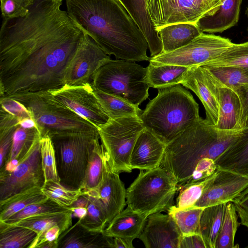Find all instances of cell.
<instances>
[{
	"mask_svg": "<svg viewBox=\"0 0 248 248\" xmlns=\"http://www.w3.org/2000/svg\"><path fill=\"white\" fill-rule=\"evenodd\" d=\"M0 108L16 117L19 121L26 118H32L28 109L19 101L10 97H0Z\"/></svg>",
	"mask_w": 248,
	"mask_h": 248,
	"instance_id": "cell-46",
	"label": "cell"
},
{
	"mask_svg": "<svg viewBox=\"0 0 248 248\" xmlns=\"http://www.w3.org/2000/svg\"><path fill=\"white\" fill-rule=\"evenodd\" d=\"M62 2L35 0L24 17L2 20L0 97L65 84L66 69L84 31L61 9Z\"/></svg>",
	"mask_w": 248,
	"mask_h": 248,
	"instance_id": "cell-1",
	"label": "cell"
},
{
	"mask_svg": "<svg viewBox=\"0 0 248 248\" xmlns=\"http://www.w3.org/2000/svg\"><path fill=\"white\" fill-rule=\"evenodd\" d=\"M131 241L119 238L113 237L112 248H133Z\"/></svg>",
	"mask_w": 248,
	"mask_h": 248,
	"instance_id": "cell-52",
	"label": "cell"
},
{
	"mask_svg": "<svg viewBox=\"0 0 248 248\" xmlns=\"http://www.w3.org/2000/svg\"><path fill=\"white\" fill-rule=\"evenodd\" d=\"M247 31H248V28H247Z\"/></svg>",
	"mask_w": 248,
	"mask_h": 248,
	"instance_id": "cell-57",
	"label": "cell"
},
{
	"mask_svg": "<svg viewBox=\"0 0 248 248\" xmlns=\"http://www.w3.org/2000/svg\"><path fill=\"white\" fill-rule=\"evenodd\" d=\"M204 208L195 206L180 208L172 205L167 211L168 214L176 223L182 235L201 234L200 219Z\"/></svg>",
	"mask_w": 248,
	"mask_h": 248,
	"instance_id": "cell-33",
	"label": "cell"
},
{
	"mask_svg": "<svg viewBox=\"0 0 248 248\" xmlns=\"http://www.w3.org/2000/svg\"><path fill=\"white\" fill-rule=\"evenodd\" d=\"M227 203L205 207L201 215V234L207 248H216L217 241L224 218Z\"/></svg>",
	"mask_w": 248,
	"mask_h": 248,
	"instance_id": "cell-28",
	"label": "cell"
},
{
	"mask_svg": "<svg viewBox=\"0 0 248 248\" xmlns=\"http://www.w3.org/2000/svg\"><path fill=\"white\" fill-rule=\"evenodd\" d=\"M193 91L202 103L206 113L205 119L213 125L218 120L219 111L216 98L211 91L202 67L194 65L189 67L181 83Z\"/></svg>",
	"mask_w": 248,
	"mask_h": 248,
	"instance_id": "cell-20",
	"label": "cell"
},
{
	"mask_svg": "<svg viewBox=\"0 0 248 248\" xmlns=\"http://www.w3.org/2000/svg\"><path fill=\"white\" fill-rule=\"evenodd\" d=\"M40 144L42 165L45 182H60L57 167L55 151L51 138L47 134L41 137Z\"/></svg>",
	"mask_w": 248,
	"mask_h": 248,
	"instance_id": "cell-42",
	"label": "cell"
},
{
	"mask_svg": "<svg viewBox=\"0 0 248 248\" xmlns=\"http://www.w3.org/2000/svg\"><path fill=\"white\" fill-rule=\"evenodd\" d=\"M37 235L29 228L0 221V248H28Z\"/></svg>",
	"mask_w": 248,
	"mask_h": 248,
	"instance_id": "cell-34",
	"label": "cell"
},
{
	"mask_svg": "<svg viewBox=\"0 0 248 248\" xmlns=\"http://www.w3.org/2000/svg\"><path fill=\"white\" fill-rule=\"evenodd\" d=\"M147 67L150 87L158 89L181 84L190 67L171 64L156 66L149 63Z\"/></svg>",
	"mask_w": 248,
	"mask_h": 248,
	"instance_id": "cell-30",
	"label": "cell"
},
{
	"mask_svg": "<svg viewBox=\"0 0 248 248\" xmlns=\"http://www.w3.org/2000/svg\"><path fill=\"white\" fill-rule=\"evenodd\" d=\"M235 206L232 202L226 204L223 220L217 241L216 248H234V238L240 224Z\"/></svg>",
	"mask_w": 248,
	"mask_h": 248,
	"instance_id": "cell-39",
	"label": "cell"
},
{
	"mask_svg": "<svg viewBox=\"0 0 248 248\" xmlns=\"http://www.w3.org/2000/svg\"><path fill=\"white\" fill-rule=\"evenodd\" d=\"M166 144L144 128L133 147L130 159L132 169L148 170L160 167Z\"/></svg>",
	"mask_w": 248,
	"mask_h": 248,
	"instance_id": "cell-19",
	"label": "cell"
},
{
	"mask_svg": "<svg viewBox=\"0 0 248 248\" xmlns=\"http://www.w3.org/2000/svg\"><path fill=\"white\" fill-rule=\"evenodd\" d=\"M93 88L139 106L149 96L147 67L134 61L112 60L102 66L92 83Z\"/></svg>",
	"mask_w": 248,
	"mask_h": 248,
	"instance_id": "cell-6",
	"label": "cell"
},
{
	"mask_svg": "<svg viewBox=\"0 0 248 248\" xmlns=\"http://www.w3.org/2000/svg\"><path fill=\"white\" fill-rule=\"evenodd\" d=\"M241 3L242 0H223L215 13L204 16L196 24L203 32L221 33L237 24Z\"/></svg>",
	"mask_w": 248,
	"mask_h": 248,
	"instance_id": "cell-23",
	"label": "cell"
},
{
	"mask_svg": "<svg viewBox=\"0 0 248 248\" xmlns=\"http://www.w3.org/2000/svg\"><path fill=\"white\" fill-rule=\"evenodd\" d=\"M31 148L12 172L0 171V201L34 188H42L45 178L42 168L40 139Z\"/></svg>",
	"mask_w": 248,
	"mask_h": 248,
	"instance_id": "cell-11",
	"label": "cell"
},
{
	"mask_svg": "<svg viewBox=\"0 0 248 248\" xmlns=\"http://www.w3.org/2000/svg\"><path fill=\"white\" fill-rule=\"evenodd\" d=\"M112 241L113 237L90 231L78 221L60 235L58 248H112Z\"/></svg>",
	"mask_w": 248,
	"mask_h": 248,
	"instance_id": "cell-22",
	"label": "cell"
},
{
	"mask_svg": "<svg viewBox=\"0 0 248 248\" xmlns=\"http://www.w3.org/2000/svg\"><path fill=\"white\" fill-rule=\"evenodd\" d=\"M88 197L86 194L80 196L70 206L68 207L72 213V216L78 218H83L87 214Z\"/></svg>",
	"mask_w": 248,
	"mask_h": 248,
	"instance_id": "cell-51",
	"label": "cell"
},
{
	"mask_svg": "<svg viewBox=\"0 0 248 248\" xmlns=\"http://www.w3.org/2000/svg\"><path fill=\"white\" fill-rule=\"evenodd\" d=\"M201 66L233 67L240 69L248 77V41L233 43L218 57Z\"/></svg>",
	"mask_w": 248,
	"mask_h": 248,
	"instance_id": "cell-32",
	"label": "cell"
},
{
	"mask_svg": "<svg viewBox=\"0 0 248 248\" xmlns=\"http://www.w3.org/2000/svg\"><path fill=\"white\" fill-rule=\"evenodd\" d=\"M242 130L219 129L200 117L166 145L160 167L170 174L179 186L188 183L198 164L207 158L217 163Z\"/></svg>",
	"mask_w": 248,
	"mask_h": 248,
	"instance_id": "cell-3",
	"label": "cell"
},
{
	"mask_svg": "<svg viewBox=\"0 0 248 248\" xmlns=\"http://www.w3.org/2000/svg\"><path fill=\"white\" fill-rule=\"evenodd\" d=\"M49 137L55 151L60 183L69 188H79L90 150L100 138L98 130L65 132Z\"/></svg>",
	"mask_w": 248,
	"mask_h": 248,
	"instance_id": "cell-8",
	"label": "cell"
},
{
	"mask_svg": "<svg viewBox=\"0 0 248 248\" xmlns=\"http://www.w3.org/2000/svg\"><path fill=\"white\" fill-rule=\"evenodd\" d=\"M57 102L86 120L98 129L110 118L102 108L96 97L92 84L62 87L49 91Z\"/></svg>",
	"mask_w": 248,
	"mask_h": 248,
	"instance_id": "cell-13",
	"label": "cell"
},
{
	"mask_svg": "<svg viewBox=\"0 0 248 248\" xmlns=\"http://www.w3.org/2000/svg\"><path fill=\"white\" fill-rule=\"evenodd\" d=\"M247 248H248V246H247Z\"/></svg>",
	"mask_w": 248,
	"mask_h": 248,
	"instance_id": "cell-58",
	"label": "cell"
},
{
	"mask_svg": "<svg viewBox=\"0 0 248 248\" xmlns=\"http://www.w3.org/2000/svg\"><path fill=\"white\" fill-rule=\"evenodd\" d=\"M86 193L96 197L102 202L106 211L108 224L126 204V189L119 173L112 169L106 151L102 179L96 187Z\"/></svg>",
	"mask_w": 248,
	"mask_h": 248,
	"instance_id": "cell-16",
	"label": "cell"
},
{
	"mask_svg": "<svg viewBox=\"0 0 248 248\" xmlns=\"http://www.w3.org/2000/svg\"><path fill=\"white\" fill-rule=\"evenodd\" d=\"M48 198L40 187H34L0 201V221L4 222L30 204Z\"/></svg>",
	"mask_w": 248,
	"mask_h": 248,
	"instance_id": "cell-29",
	"label": "cell"
},
{
	"mask_svg": "<svg viewBox=\"0 0 248 248\" xmlns=\"http://www.w3.org/2000/svg\"><path fill=\"white\" fill-rule=\"evenodd\" d=\"M42 190L49 199L64 207L70 206L84 194L80 188H69L55 181L46 182Z\"/></svg>",
	"mask_w": 248,
	"mask_h": 248,
	"instance_id": "cell-41",
	"label": "cell"
},
{
	"mask_svg": "<svg viewBox=\"0 0 248 248\" xmlns=\"http://www.w3.org/2000/svg\"><path fill=\"white\" fill-rule=\"evenodd\" d=\"M180 187L170 174L161 167L140 172L126 189L127 207L148 217L167 211L173 205Z\"/></svg>",
	"mask_w": 248,
	"mask_h": 248,
	"instance_id": "cell-7",
	"label": "cell"
},
{
	"mask_svg": "<svg viewBox=\"0 0 248 248\" xmlns=\"http://www.w3.org/2000/svg\"><path fill=\"white\" fill-rule=\"evenodd\" d=\"M205 5L210 10L209 14L205 16H211L213 15L217 11L221 5L223 0H202Z\"/></svg>",
	"mask_w": 248,
	"mask_h": 248,
	"instance_id": "cell-53",
	"label": "cell"
},
{
	"mask_svg": "<svg viewBox=\"0 0 248 248\" xmlns=\"http://www.w3.org/2000/svg\"><path fill=\"white\" fill-rule=\"evenodd\" d=\"M18 125L24 128H32L37 125L34 121L32 118H26L18 122Z\"/></svg>",
	"mask_w": 248,
	"mask_h": 248,
	"instance_id": "cell-54",
	"label": "cell"
},
{
	"mask_svg": "<svg viewBox=\"0 0 248 248\" xmlns=\"http://www.w3.org/2000/svg\"><path fill=\"white\" fill-rule=\"evenodd\" d=\"M218 171L213 183L194 206L205 208L231 202L248 187V175Z\"/></svg>",
	"mask_w": 248,
	"mask_h": 248,
	"instance_id": "cell-18",
	"label": "cell"
},
{
	"mask_svg": "<svg viewBox=\"0 0 248 248\" xmlns=\"http://www.w3.org/2000/svg\"><path fill=\"white\" fill-rule=\"evenodd\" d=\"M62 233L61 228L58 225H54L37 234L28 248H38L42 244L58 240Z\"/></svg>",
	"mask_w": 248,
	"mask_h": 248,
	"instance_id": "cell-48",
	"label": "cell"
},
{
	"mask_svg": "<svg viewBox=\"0 0 248 248\" xmlns=\"http://www.w3.org/2000/svg\"><path fill=\"white\" fill-rule=\"evenodd\" d=\"M68 209V207L62 206L48 199L42 202L29 205L3 222L8 225H13L28 217L63 212Z\"/></svg>",
	"mask_w": 248,
	"mask_h": 248,
	"instance_id": "cell-43",
	"label": "cell"
},
{
	"mask_svg": "<svg viewBox=\"0 0 248 248\" xmlns=\"http://www.w3.org/2000/svg\"><path fill=\"white\" fill-rule=\"evenodd\" d=\"M112 60L108 55L84 32L66 69L65 84L80 86L92 84L98 70Z\"/></svg>",
	"mask_w": 248,
	"mask_h": 248,
	"instance_id": "cell-12",
	"label": "cell"
},
{
	"mask_svg": "<svg viewBox=\"0 0 248 248\" xmlns=\"http://www.w3.org/2000/svg\"><path fill=\"white\" fill-rule=\"evenodd\" d=\"M66 6L72 19L108 55L149 61L144 34L118 0H66Z\"/></svg>",
	"mask_w": 248,
	"mask_h": 248,
	"instance_id": "cell-2",
	"label": "cell"
},
{
	"mask_svg": "<svg viewBox=\"0 0 248 248\" xmlns=\"http://www.w3.org/2000/svg\"><path fill=\"white\" fill-rule=\"evenodd\" d=\"M18 120L2 108L0 109V170L9 158L14 133L18 126Z\"/></svg>",
	"mask_w": 248,
	"mask_h": 248,
	"instance_id": "cell-37",
	"label": "cell"
},
{
	"mask_svg": "<svg viewBox=\"0 0 248 248\" xmlns=\"http://www.w3.org/2000/svg\"><path fill=\"white\" fill-rule=\"evenodd\" d=\"M203 68L209 87L218 108V120L214 126L226 131L242 130L240 126L241 107L237 93L219 81L207 69Z\"/></svg>",
	"mask_w": 248,
	"mask_h": 248,
	"instance_id": "cell-15",
	"label": "cell"
},
{
	"mask_svg": "<svg viewBox=\"0 0 248 248\" xmlns=\"http://www.w3.org/2000/svg\"><path fill=\"white\" fill-rule=\"evenodd\" d=\"M144 128L139 116L110 119L98 130L100 139L115 172H131V153L140 132Z\"/></svg>",
	"mask_w": 248,
	"mask_h": 248,
	"instance_id": "cell-9",
	"label": "cell"
},
{
	"mask_svg": "<svg viewBox=\"0 0 248 248\" xmlns=\"http://www.w3.org/2000/svg\"><path fill=\"white\" fill-rule=\"evenodd\" d=\"M217 170L248 175V125L242 129L235 141L221 155Z\"/></svg>",
	"mask_w": 248,
	"mask_h": 248,
	"instance_id": "cell-25",
	"label": "cell"
},
{
	"mask_svg": "<svg viewBox=\"0 0 248 248\" xmlns=\"http://www.w3.org/2000/svg\"><path fill=\"white\" fill-rule=\"evenodd\" d=\"M162 44V53L172 51L186 46L202 32L196 23H178L156 30Z\"/></svg>",
	"mask_w": 248,
	"mask_h": 248,
	"instance_id": "cell-26",
	"label": "cell"
},
{
	"mask_svg": "<svg viewBox=\"0 0 248 248\" xmlns=\"http://www.w3.org/2000/svg\"><path fill=\"white\" fill-rule=\"evenodd\" d=\"M182 236L170 215L156 213L147 217L138 238L146 248H179Z\"/></svg>",
	"mask_w": 248,
	"mask_h": 248,
	"instance_id": "cell-17",
	"label": "cell"
},
{
	"mask_svg": "<svg viewBox=\"0 0 248 248\" xmlns=\"http://www.w3.org/2000/svg\"><path fill=\"white\" fill-rule=\"evenodd\" d=\"M156 29L178 23H196L210 10L202 0H145Z\"/></svg>",
	"mask_w": 248,
	"mask_h": 248,
	"instance_id": "cell-14",
	"label": "cell"
},
{
	"mask_svg": "<svg viewBox=\"0 0 248 248\" xmlns=\"http://www.w3.org/2000/svg\"><path fill=\"white\" fill-rule=\"evenodd\" d=\"M94 93L102 108L110 119L140 116L142 110L125 101L93 88Z\"/></svg>",
	"mask_w": 248,
	"mask_h": 248,
	"instance_id": "cell-35",
	"label": "cell"
},
{
	"mask_svg": "<svg viewBox=\"0 0 248 248\" xmlns=\"http://www.w3.org/2000/svg\"><path fill=\"white\" fill-rule=\"evenodd\" d=\"M98 138L89 153L83 179L79 188L84 194L96 187L100 183L103 174L105 149L99 143Z\"/></svg>",
	"mask_w": 248,
	"mask_h": 248,
	"instance_id": "cell-27",
	"label": "cell"
},
{
	"mask_svg": "<svg viewBox=\"0 0 248 248\" xmlns=\"http://www.w3.org/2000/svg\"><path fill=\"white\" fill-rule=\"evenodd\" d=\"M204 68L222 83L234 90L248 84V77L237 68L230 66Z\"/></svg>",
	"mask_w": 248,
	"mask_h": 248,
	"instance_id": "cell-44",
	"label": "cell"
},
{
	"mask_svg": "<svg viewBox=\"0 0 248 248\" xmlns=\"http://www.w3.org/2000/svg\"><path fill=\"white\" fill-rule=\"evenodd\" d=\"M235 91L239 96L241 103L240 126L242 129L248 124V84L239 87Z\"/></svg>",
	"mask_w": 248,
	"mask_h": 248,
	"instance_id": "cell-49",
	"label": "cell"
},
{
	"mask_svg": "<svg viewBox=\"0 0 248 248\" xmlns=\"http://www.w3.org/2000/svg\"><path fill=\"white\" fill-rule=\"evenodd\" d=\"M232 202L235 206L241 224L248 228V187Z\"/></svg>",
	"mask_w": 248,
	"mask_h": 248,
	"instance_id": "cell-47",
	"label": "cell"
},
{
	"mask_svg": "<svg viewBox=\"0 0 248 248\" xmlns=\"http://www.w3.org/2000/svg\"><path fill=\"white\" fill-rule=\"evenodd\" d=\"M219 173L217 170L210 176L199 181L185 184L180 187L176 199L177 207L186 208L194 205L206 189L213 183Z\"/></svg>",
	"mask_w": 248,
	"mask_h": 248,
	"instance_id": "cell-38",
	"label": "cell"
},
{
	"mask_svg": "<svg viewBox=\"0 0 248 248\" xmlns=\"http://www.w3.org/2000/svg\"><path fill=\"white\" fill-rule=\"evenodd\" d=\"M28 109L41 137L98 128L70 109L56 101L49 91L28 92L11 96Z\"/></svg>",
	"mask_w": 248,
	"mask_h": 248,
	"instance_id": "cell-5",
	"label": "cell"
},
{
	"mask_svg": "<svg viewBox=\"0 0 248 248\" xmlns=\"http://www.w3.org/2000/svg\"><path fill=\"white\" fill-rule=\"evenodd\" d=\"M179 248H207L201 234L182 235L180 239Z\"/></svg>",
	"mask_w": 248,
	"mask_h": 248,
	"instance_id": "cell-50",
	"label": "cell"
},
{
	"mask_svg": "<svg viewBox=\"0 0 248 248\" xmlns=\"http://www.w3.org/2000/svg\"><path fill=\"white\" fill-rule=\"evenodd\" d=\"M40 136L36 127L24 128L18 125L14 133L7 162L14 159L20 161L29 151L36 139Z\"/></svg>",
	"mask_w": 248,
	"mask_h": 248,
	"instance_id": "cell-40",
	"label": "cell"
},
{
	"mask_svg": "<svg viewBox=\"0 0 248 248\" xmlns=\"http://www.w3.org/2000/svg\"><path fill=\"white\" fill-rule=\"evenodd\" d=\"M233 44L229 38L202 32L185 46L150 58L149 63L156 66H202L218 57Z\"/></svg>",
	"mask_w": 248,
	"mask_h": 248,
	"instance_id": "cell-10",
	"label": "cell"
},
{
	"mask_svg": "<svg viewBox=\"0 0 248 248\" xmlns=\"http://www.w3.org/2000/svg\"><path fill=\"white\" fill-rule=\"evenodd\" d=\"M85 194L88 197L87 212L85 216L78 221L81 225L90 231L103 232L108 225L107 215L104 205L96 197L88 193Z\"/></svg>",
	"mask_w": 248,
	"mask_h": 248,
	"instance_id": "cell-36",
	"label": "cell"
},
{
	"mask_svg": "<svg viewBox=\"0 0 248 248\" xmlns=\"http://www.w3.org/2000/svg\"><path fill=\"white\" fill-rule=\"evenodd\" d=\"M35 0H0L2 20H9L24 17Z\"/></svg>",
	"mask_w": 248,
	"mask_h": 248,
	"instance_id": "cell-45",
	"label": "cell"
},
{
	"mask_svg": "<svg viewBox=\"0 0 248 248\" xmlns=\"http://www.w3.org/2000/svg\"><path fill=\"white\" fill-rule=\"evenodd\" d=\"M72 211L69 209L63 212L28 217L13 225L29 228L37 234L54 225H58L63 232L72 226Z\"/></svg>",
	"mask_w": 248,
	"mask_h": 248,
	"instance_id": "cell-31",
	"label": "cell"
},
{
	"mask_svg": "<svg viewBox=\"0 0 248 248\" xmlns=\"http://www.w3.org/2000/svg\"><path fill=\"white\" fill-rule=\"evenodd\" d=\"M245 14L248 17V7H247V9L246 10Z\"/></svg>",
	"mask_w": 248,
	"mask_h": 248,
	"instance_id": "cell-55",
	"label": "cell"
},
{
	"mask_svg": "<svg viewBox=\"0 0 248 248\" xmlns=\"http://www.w3.org/2000/svg\"><path fill=\"white\" fill-rule=\"evenodd\" d=\"M55 0L59 1H62L63 0Z\"/></svg>",
	"mask_w": 248,
	"mask_h": 248,
	"instance_id": "cell-56",
	"label": "cell"
},
{
	"mask_svg": "<svg viewBox=\"0 0 248 248\" xmlns=\"http://www.w3.org/2000/svg\"><path fill=\"white\" fill-rule=\"evenodd\" d=\"M118 0L126 9L144 34L151 57L162 53V42L147 12L145 0Z\"/></svg>",
	"mask_w": 248,
	"mask_h": 248,
	"instance_id": "cell-21",
	"label": "cell"
},
{
	"mask_svg": "<svg viewBox=\"0 0 248 248\" xmlns=\"http://www.w3.org/2000/svg\"><path fill=\"white\" fill-rule=\"evenodd\" d=\"M147 217L127 207L111 220L103 232L109 237L133 241L141 233Z\"/></svg>",
	"mask_w": 248,
	"mask_h": 248,
	"instance_id": "cell-24",
	"label": "cell"
},
{
	"mask_svg": "<svg viewBox=\"0 0 248 248\" xmlns=\"http://www.w3.org/2000/svg\"><path fill=\"white\" fill-rule=\"evenodd\" d=\"M158 91L139 117L144 127L167 145L200 119L199 106L181 84Z\"/></svg>",
	"mask_w": 248,
	"mask_h": 248,
	"instance_id": "cell-4",
	"label": "cell"
}]
</instances>
